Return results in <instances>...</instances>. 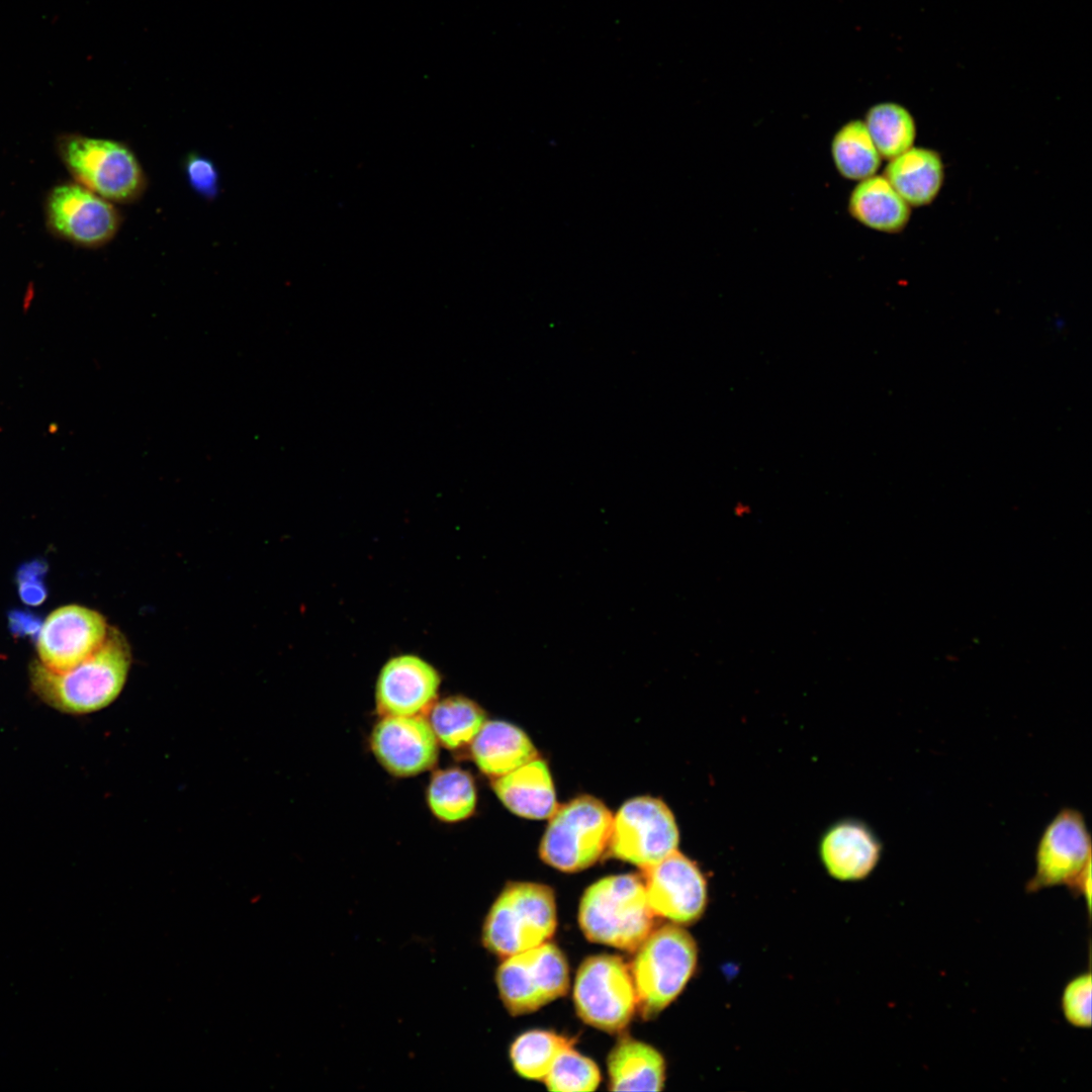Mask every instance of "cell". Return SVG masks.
Instances as JSON below:
<instances>
[{
  "mask_svg": "<svg viewBox=\"0 0 1092 1092\" xmlns=\"http://www.w3.org/2000/svg\"><path fill=\"white\" fill-rule=\"evenodd\" d=\"M131 665L126 637L109 626L102 644L86 659L64 670H52L39 661L29 665L33 694L61 713L83 716L99 712L121 694Z\"/></svg>",
  "mask_w": 1092,
  "mask_h": 1092,
  "instance_id": "obj_1",
  "label": "cell"
},
{
  "mask_svg": "<svg viewBox=\"0 0 1092 1092\" xmlns=\"http://www.w3.org/2000/svg\"><path fill=\"white\" fill-rule=\"evenodd\" d=\"M578 922L593 942L636 950L654 923L643 881L635 875H617L594 883L582 895Z\"/></svg>",
  "mask_w": 1092,
  "mask_h": 1092,
  "instance_id": "obj_2",
  "label": "cell"
},
{
  "mask_svg": "<svg viewBox=\"0 0 1092 1092\" xmlns=\"http://www.w3.org/2000/svg\"><path fill=\"white\" fill-rule=\"evenodd\" d=\"M556 929V904L551 888L528 882L509 883L489 908L481 941L503 959L546 942Z\"/></svg>",
  "mask_w": 1092,
  "mask_h": 1092,
  "instance_id": "obj_3",
  "label": "cell"
},
{
  "mask_svg": "<svg viewBox=\"0 0 1092 1092\" xmlns=\"http://www.w3.org/2000/svg\"><path fill=\"white\" fill-rule=\"evenodd\" d=\"M631 975L637 1006L644 1018L663 1010L682 991L697 964L693 937L667 924L654 931L636 949Z\"/></svg>",
  "mask_w": 1092,
  "mask_h": 1092,
  "instance_id": "obj_4",
  "label": "cell"
},
{
  "mask_svg": "<svg viewBox=\"0 0 1092 1092\" xmlns=\"http://www.w3.org/2000/svg\"><path fill=\"white\" fill-rule=\"evenodd\" d=\"M60 153L79 184L112 203H133L147 190L145 170L123 142L71 134L63 139Z\"/></svg>",
  "mask_w": 1092,
  "mask_h": 1092,
  "instance_id": "obj_5",
  "label": "cell"
},
{
  "mask_svg": "<svg viewBox=\"0 0 1092 1092\" xmlns=\"http://www.w3.org/2000/svg\"><path fill=\"white\" fill-rule=\"evenodd\" d=\"M613 816L599 800L580 796L557 807L540 844V856L566 873L594 864L609 843Z\"/></svg>",
  "mask_w": 1092,
  "mask_h": 1092,
  "instance_id": "obj_6",
  "label": "cell"
},
{
  "mask_svg": "<svg viewBox=\"0 0 1092 1092\" xmlns=\"http://www.w3.org/2000/svg\"><path fill=\"white\" fill-rule=\"evenodd\" d=\"M573 1000L585 1023L611 1033L622 1030L637 1006L630 970L617 956L587 958L577 971Z\"/></svg>",
  "mask_w": 1092,
  "mask_h": 1092,
  "instance_id": "obj_7",
  "label": "cell"
},
{
  "mask_svg": "<svg viewBox=\"0 0 1092 1092\" xmlns=\"http://www.w3.org/2000/svg\"><path fill=\"white\" fill-rule=\"evenodd\" d=\"M495 983L508 1011L522 1015L567 993L568 965L561 950L546 941L505 958L496 969Z\"/></svg>",
  "mask_w": 1092,
  "mask_h": 1092,
  "instance_id": "obj_8",
  "label": "cell"
},
{
  "mask_svg": "<svg viewBox=\"0 0 1092 1092\" xmlns=\"http://www.w3.org/2000/svg\"><path fill=\"white\" fill-rule=\"evenodd\" d=\"M678 841L669 808L658 799L637 797L613 817L608 846L615 857L645 870L676 851Z\"/></svg>",
  "mask_w": 1092,
  "mask_h": 1092,
  "instance_id": "obj_9",
  "label": "cell"
},
{
  "mask_svg": "<svg viewBox=\"0 0 1092 1092\" xmlns=\"http://www.w3.org/2000/svg\"><path fill=\"white\" fill-rule=\"evenodd\" d=\"M1091 864L1090 835L1082 814L1066 808L1045 827L1035 853V873L1026 891L1066 885L1073 886Z\"/></svg>",
  "mask_w": 1092,
  "mask_h": 1092,
  "instance_id": "obj_10",
  "label": "cell"
},
{
  "mask_svg": "<svg viewBox=\"0 0 1092 1092\" xmlns=\"http://www.w3.org/2000/svg\"><path fill=\"white\" fill-rule=\"evenodd\" d=\"M52 229L85 247H100L117 234L122 217L115 205L79 183L53 189L47 203Z\"/></svg>",
  "mask_w": 1092,
  "mask_h": 1092,
  "instance_id": "obj_11",
  "label": "cell"
},
{
  "mask_svg": "<svg viewBox=\"0 0 1092 1092\" xmlns=\"http://www.w3.org/2000/svg\"><path fill=\"white\" fill-rule=\"evenodd\" d=\"M109 626L97 611L67 605L54 610L42 622L36 638L39 662L67 670L90 656L104 641Z\"/></svg>",
  "mask_w": 1092,
  "mask_h": 1092,
  "instance_id": "obj_12",
  "label": "cell"
},
{
  "mask_svg": "<svg viewBox=\"0 0 1092 1092\" xmlns=\"http://www.w3.org/2000/svg\"><path fill=\"white\" fill-rule=\"evenodd\" d=\"M643 871L647 901L654 915L680 924L702 916L707 883L693 860L676 850Z\"/></svg>",
  "mask_w": 1092,
  "mask_h": 1092,
  "instance_id": "obj_13",
  "label": "cell"
},
{
  "mask_svg": "<svg viewBox=\"0 0 1092 1092\" xmlns=\"http://www.w3.org/2000/svg\"><path fill=\"white\" fill-rule=\"evenodd\" d=\"M370 746L382 767L399 778L432 768L439 756V742L421 715L382 716L372 730Z\"/></svg>",
  "mask_w": 1092,
  "mask_h": 1092,
  "instance_id": "obj_14",
  "label": "cell"
},
{
  "mask_svg": "<svg viewBox=\"0 0 1092 1092\" xmlns=\"http://www.w3.org/2000/svg\"><path fill=\"white\" fill-rule=\"evenodd\" d=\"M441 674L416 654H399L381 667L375 685L380 716H423L437 701Z\"/></svg>",
  "mask_w": 1092,
  "mask_h": 1092,
  "instance_id": "obj_15",
  "label": "cell"
},
{
  "mask_svg": "<svg viewBox=\"0 0 1092 1092\" xmlns=\"http://www.w3.org/2000/svg\"><path fill=\"white\" fill-rule=\"evenodd\" d=\"M881 851V842L871 828L852 819L831 826L820 843V855L826 870L841 881L868 877L876 868Z\"/></svg>",
  "mask_w": 1092,
  "mask_h": 1092,
  "instance_id": "obj_16",
  "label": "cell"
},
{
  "mask_svg": "<svg viewBox=\"0 0 1092 1092\" xmlns=\"http://www.w3.org/2000/svg\"><path fill=\"white\" fill-rule=\"evenodd\" d=\"M492 788L502 803L521 817L545 819L557 809L548 766L537 757L494 778Z\"/></svg>",
  "mask_w": 1092,
  "mask_h": 1092,
  "instance_id": "obj_17",
  "label": "cell"
},
{
  "mask_svg": "<svg viewBox=\"0 0 1092 1092\" xmlns=\"http://www.w3.org/2000/svg\"><path fill=\"white\" fill-rule=\"evenodd\" d=\"M883 176L911 207H921L939 195L945 168L937 151L913 146L889 160Z\"/></svg>",
  "mask_w": 1092,
  "mask_h": 1092,
  "instance_id": "obj_18",
  "label": "cell"
},
{
  "mask_svg": "<svg viewBox=\"0 0 1092 1092\" xmlns=\"http://www.w3.org/2000/svg\"><path fill=\"white\" fill-rule=\"evenodd\" d=\"M911 208L889 181L877 174L858 181L848 198L852 218L885 234L903 232L910 221Z\"/></svg>",
  "mask_w": 1092,
  "mask_h": 1092,
  "instance_id": "obj_19",
  "label": "cell"
},
{
  "mask_svg": "<svg viewBox=\"0 0 1092 1092\" xmlns=\"http://www.w3.org/2000/svg\"><path fill=\"white\" fill-rule=\"evenodd\" d=\"M472 759L485 775L497 778L537 757L529 737L505 721H485L470 743Z\"/></svg>",
  "mask_w": 1092,
  "mask_h": 1092,
  "instance_id": "obj_20",
  "label": "cell"
},
{
  "mask_svg": "<svg viewBox=\"0 0 1092 1092\" xmlns=\"http://www.w3.org/2000/svg\"><path fill=\"white\" fill-rule=\"evenodd\" d=\"M613 1091H660L664 1083V1060L652 1046L633 1038L621 1039L608 1059Z\"/></svg>",
  "mask_w": 1092,
  "mask_h": 1092,
  "instance_id": "obj_21",
  "label": "cell"
},
{
  "mask_svg": "<svg viewBox=\"0 0 1092 1092\" xmlns=\"http://www.w3.org/2000/svg\"><path fill=\"white\" fill-rule=\"evenodd\" d=\"M428 722L439 744L455 750L472 742L485 722V715L474 701L464 696H450L434 703L429 710Z\"/></svg>",
  "mask_w": 1092,
  "mask_h": 1092,
  "instance_id": "obj_22",
  "label": "cell"
},
{
  "mask_svg": "<svg viewBox=\"0 0 1092 1092\" xmlns=\"http://www.w3.org/2000/svg\"><path fill=\"white\" fill-rule=\"evenodd\" d=\"M476 788L469 772L459 767L436 770L427 789V803L433 815L447 823L470 817L476 807Z\"/></svg>",
  "mask_w": 1092,
  "mask_h": 1092,
  "instance_id": "obj_23",
  "label": "cell"
},
{
  "mask_svg": "<svg viewBox=\"0 0 1092 1092\" xmlns=\"http://www.w3.org/2000/svg\"><path fill=\"white\" fill-rule=\"evenodd\" d=\"M830 151L836 171L847 180L871 177L881 166L882 157L859 119L845 122L834 133Z\"/></svg>",
  "mask_w": 1092,
  "mask_h": 1092,
  "instance_id": "obj_24",
  "label": "cell"
},
{
  "mask_svg": "<svg viewBox=\"0 0 1092 1092\" xmlns=\"http://www.w3.org/2000/svg\"><path fill=\"white\" fill-rule=\"evenodd\" d=\"M862 121L882 159L889 161L915 144V118L899 103L888 101L875 104L869 108Z\"/></svg>",
  "mask_w": 1092,
  "mask_h": 1092,
  "instance_id": "obj_25",
  "label": "cell"
},
{
  "mask_svg": "<svg viewBox=\"0 0 1092 1092\" xmlns=\"http://www.w3.org/2000/svg\"><path fill=\"white\" fill-rule=\"evenodd\" d=\"M572 1040L549 1030L534 1029L518 1036L511 1045L510 1057L516 1072L527 1079L542 1080L555 1060Z\"/></svg>",
  "mask_w": 1092,
  "mask_h": 1092,
  "instance_id": "obj_26",
  "label": "cell"
},
{
  "mask_svg": "<svg viewBox=\"0 0 1092 1092\" xmlns=\"http://www.w3.org/2000/svg\"><path fill=\"white\" fill-rule=\"evenodd\" d=\"M543 1080L550 1091H594L601 1082V1074L593 1060L569 1048L558 1056Z\"/></svg>",
  "mask_w": 1092,
  "mask_h": 1092,
  "instance_id": "obj_27",
  "label": "cell"
},
{
  "mask_svg": "<svg viewBox=\"0 0 1092 1092\" xmlns=\"http://www.w3.org/2000/svg\"><path fill=\"white\" fill-rule=\"evenodd\" d=\"M1091 974H1082L1068 983L1062 996V1010L1076 1027L1091 1026Z\"/></svg>",
  "mask_w": 1092,
  "mask_h": 1092,
  "instance_id": "obj_28",
  "label": "cell"
},
{
  "mask_svg": "<svg viewBox=\"0 0 1092 1092\" xmlns=\"http://www.w3.org/2000/svg\"><path fill=\"white\" fill-rule=\"evenodd\" d=\"M188 185L205 200L212 201L219 194L220 178L216 165L206 156L190 153L184 161Z\"/></svg>",
  "mask_w": 1092,
  "mask_h": 1092,
  "instance_id": "obj_29",
  "label": "cell"
},
{
  "mask_svg": "<svg viewBox=\"0 0 1092 1092\" xmlns=\"http://www.w3.org/2000/svg\"><path fill=\"white\" fill-rule=\"evenodd\" d=\"M48 563L42 559H33L23 563L16 572L18 595L21 601L31 607L41 605L48 597L44 577Z\"/></svg>",
  "mask_w": 1092,
  "mask_h": 1092,
  "instance_id": "obj_30",
  "label": "cell"
},
{
  "mask_svg": "<svg viewBox=\"0 0 1092 1092\" xmlns=\"http://www.w3.org/2000/svg\"><path fill=\"white\" fill-rule=\"evenodd\" d=\"M42 620L35 614L25 610H12L8 613V627L15 637L37 638Z\"/></svg>",
  "mask_w": 1092,
  "mask_h": 1092,
  "instance_id": "obj_31",
  "label": "cell"
},
{
  "mask_svg": "<svg viewBox=\"0 0 1092 1092\" xmlns=\"http://www.w3.org/2000/svg\"><path fill=\"white\" fill-rule=\"evenodd\" d=\"M732 511L736 517L743 518L751 513V508L746 503L737 502L735 503Z\"/></svg>",
  "mask_w": 1092,
  "mask_h": 1092,
  "instance_id": "obj_32",
  "label": "cell"
}]
</instances>
